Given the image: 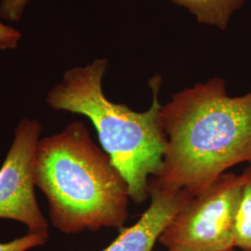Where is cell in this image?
Here are the masks:
<instances>
[{
	"label": "cell",
	"instance_id": "obj_1",
	"mask_svg": "<svg viewBox=\"0 0 251 251\" xmlns=\"http://www.w3.org/2000/svg\"><path fill=\"white\" fill-rule=\"evenodd\" d=\"M160 118L168 143L151 180L162 188L195 197L229 169L251 165V91L231 97L215 76L175 93Z\"/></svg>",
	"mask_w": 251,
	"mask_h": 251
},
{
	"label": "cell",
	"instance_id": "obj_2",
	"mask_svg": "<svg viewBox=\"0 0 251 251\" xmlns=\"http://www.w3.org/2000/svg\"><path fill=\"white\" fill-rule=\"evenodd\" d=\"M34 179L48 200L51 225L61 233L124 228L130 199L127 183L84 122L73 121L39 140Z\"/></svg>",
	"mask_w": 251,
	"mask_h": 251
},
{
	"label": "cell",
	"instance_id": "obj_3",
	"mask_svg": "<svg viewBox=\"0 0 251 251\" xmlns=\"http://www.w3.org/2000/svg\"><path fill=\"white\" fill-rule=\"evenodd\" d=\"M108 66V59L102 58L67 70L62 81L49 90L46 102L54 111L90 119L104 152L126 181L129 198L141 204L149 197L150 179L161 171L168 143L160 118L162 78L155 75L149 81L151 107L145 112H135L105 96L102 81Z\"/></svg>",
	"mask_w": 251,
	"mask_h": 251
},
{
	"label": "cell",
	"instance_id": "obj_4",
	"mask_svg": "<svg viewBox=\"0 0 251 251\" xmlns=\"http://www.w3.org/2000/svg\"><path fill=\"white\" fill-rule=\"evenodd\" d=\"M245 173L225 172L172 217L158 242L167 251L234 250L235 224Z\"/></svg>",
	"mask_w": 251,
	"mask_h": 251
},
{
	"label": "cell",
	"instance_id": "obj_5",
	"mask_svg": "<svg viewBox=\"0 0 251 251\" xmlns=\"http://www.w3.org/2000/svg\"><path fill=\"white\" fill-rule=\"evenodd\" d=\"M42 129L37 119H21L0 169V219L25 225L27 233L49 232V222L36 200L34 179V162Z\"/></svg>",
	"mask_w": 251,
	"mask_h": 251
},
{
	"label": "cell",
	"instance_id": "obj_6",
	"mask_svg": "<svg viewBox=\"0 0 251 251\" xmlns=\"http://www.w3.org/2000/svg\"><path fill=\"white\" fill-rule=\"evenodd\" d=\"M151 203L134 225L122 228L102 251H152L172 217L194 196L186 190L172 191L149 182Z\"/></svg>",
	"mask_w": 251,
	"mask_h": 251
},
{
	"label": "cell",
	"instance_id": "obj_7",
	"mask_svg": "<svg viewBox=\"0 0 251 251\" xmlns=\"http://www.w3.org/2000/svg\"><path fill=\"white\" fill-rule=\"evenodd\" d=\"M187 9L199 24L217 27L225 31L235 11L239 10L246 0H171Z\"/></svg>",
	"mask_w": 251,
	"mask_h": 251
},
{
	"label": "cell",
	"instance_id": "obj_8",
	"mask_svg": "<svg viewBox=\"0 0 251 251\" xmlns=\"http://www.w3.org/2000/svg\"><path fill=\"white\" fill-rule=\"evenodd\" d=\"M244 173L246 181L236 217L234 245L242 251H251V165Z\"/></svg>",
	"mask_w": 251,
	"mask_h": 251
},
{
	"label": "cell",
	"instance_id": "obj_9",
	"mask_svg": "<svg viewBox=\"0 0 251 251\" xmlns=\"http://www.w3.org/2000/svg\"><path fill=\"white\" fill-rule=\"evenodd\" d=\"M50 238L49 232L31 233L15 238L9 242L0 243V251H28L44 246Z\"/></svg>",
	"mask_w": 251,
	"mask_h": 251
},
{
	"label": "cell",
	"instance_id": "obj_10",
	"mask_svg": "<svg viewBox=\"0 0 251 251\" xmlns=\"http://www.w3.org/2000/svg\"><path fill=\"white\" fill-rule=\"evenodd\" d=\"M31 0H1L0 17L10 23H18L23 18Z\"/></svg>",
	"mask_w": 251,
	"mask_h": 251
},
{
	"label": "cell",
	"instance_id": "obj_11",
	"mask_svg": "<svg viewBox=\"0 0 251 251\" xmlns=\"http://www.w3.org/2000/svg\"><path fill=\"white\" fill-rule=\"evenodd\" d=\"M22 38V34L12 26L0 22V51L15 50Z\"/></svg>",
	"mask_w": 251,
	"mask_h": 251
},
{
	"label": "cell",
	"instance_id": "obj_12",
	"mask_svg": "<svg viewBox=\"0 0 251 251\" xmlns=\"http://www.w3.org/2000/svg\"><path fill=\"white\" fill-rule=\"evenodd\" d=\"M234 251V250H232V251Z\"/></svg>",
	"mask_w": 251,
	"mask_h": 251
}]
</instances>
